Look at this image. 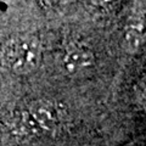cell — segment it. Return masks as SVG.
Returning a JSON list of instances; mask_svg holds the SVG:
<instances>
[{"instance_id": "cell-3", "label": "cell", "mask_w": 146, "mask_h": 146, "mask_svg": "<svg viewBox=\"0 0 146 146\" xmlns=\"http://www.w3.org/2000/svg\"><path fill=\"white\" fill-rule=\"evenodd\" d=\"M27 113L34 125L44 130H52L60 123V111L57 106L45 99L33 101L29 105Z\"/></svg>"}, {"instance_id": "cell-1", "label": "cell", "mask_w": 146, "mask_h": 146, "mask_svg": "<svg viewBox=\"0 0 146 146\" xmlns=\"http://www.w3.org/2000/svg\"><path fill=\"white\" fill-rule=\"evenodd\" d=\"M42 61L40 44L34 36L15 35L0 48V62L16 74H29L39 67Z\"/></svg>"}, {"instance_id": "cell-4", "label": "cell", "mask_w": 146, "mask_h": 146, "mask_svg": "<svg viewBox=\"0 0 146 146\" xmlns=\"http://www.w3.org/2000/svg\"><path fill=\"white\" fill-rule=\"evenodd\" d=\"M145 34H144V22L143 21H133L128 25L124 35V44L130 51H136L144 44Z\"/></svg>"}, {"instance_id": "cell-2", "label": "cell", "mask_w": 146, "mask_h": 146, "mask_svg": "<svg viewBox=\"0 0 146 146\" xmlns=\"http://www.w3.org/2000/svg\"><path fill=\"white\" fill-rule=\"evenodd\" d=\"M96 58L93 50L84 44L72 43L65 49L60 58L63 73L71 78H82L93 72Z\"/></svg>"}, {"instance_id": "cell-5", "label": "cell", "mask_w": 146, "mask_h": 146, "mask_svg": "<svg viewBox=\"0 0 146 146\" xmlns=\"http://www.w3.org/2000/svg\"><path fill=\"white\" fill-rule=\"evenodd\" d=\"M95 5H99V6H104V5H108V4L113 3L115 0H91Z\"/></svg>"}]
</instances>
